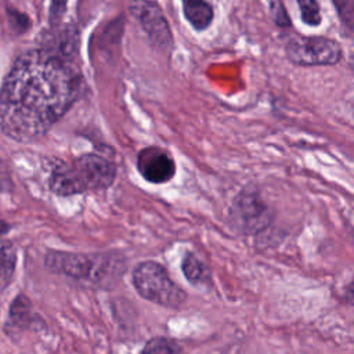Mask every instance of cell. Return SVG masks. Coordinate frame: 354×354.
<instances>
[{"mask_svg":"<svg viewBox=\"0 0 354 354\" xmlns=\"http://www.w3.org/2000/svg\"><path fill=\"white\" fill-rule=\"evenodd\" d=\"M346 300L354 306V277L353 279L350 281V283L347 285V289H346Z\"/></svg>","mask_w":354,"mask_h":354,"instance_id":"obj_20","label":"cell"},{"mask_svg":"<svg viewBox=\"0 0 354 354\" xmlns=\"http://www.w3.org/2000/svg\"><path fill=\"white\" fill-rule=\"evenodd\" d=\"M183 12L188 24L198 32L207 29L214 18L213 7L206 0H183Z\"/></svg>","mask_w":354,"mask_h":354,"instance_id":"obj_10","label":"cell"},{"mask_svg":"<svg viewBox=\"0 0 354 354\" xmlns=\"http://www.w3.org/2000/svg\"><path fill=\"white\" fill-rule=\"evenodd\" d=\"M270 14L275 25L279 28H289L292 25L289 14L283 6L282 0H271L270 1Z\"/></svg>","mask_w":354,"mask_h":354,"instance_id":"obj_17","label":"cell"},{"mask_svg":"<svg viewBox=\"0 0 354 354\" xmlns=\"http://www.w3.org/2000/svg\"><path fill=\"white\" fill-rule=\"evenodd\" d=\"M137 169L148 183L163 184L174 177L176 162L165 149L147 147L137 155Z\"/></svg>","mask_w":354,"mask_h":354,"instance_id":"obj_8","label":"cell"},{"mask_svg":"<svg viewBox=\"0 0 354 354\" xmlns=\"http://www.w3.org/2000/svg\"><path fill=\"white\" fill-rule=\"evenodd\" d=\"M7 18H8L11 30L17 35L25 33L32 25L30 18L25 12H22L14 7H7Z\"/></svg>","mask_w":354,"mask_h":354,"instance_id":"obj_15","label":"cell"},{"mask_svg":"<svg viewBox=\"0 0 354 354\" xmlns=\"http://www.w3.org/2000/svg\"><path fill=\"white\" fill-rule=\"evenodd\" d=\"M301 21L310 26H318L322 21L321 8L317 0H296Z\"/></svg>","mask_w":354,"mask_h":354,"instance_id":"obj_14","label":"cell"},{"mask_svg":"<svg viewBox=\"0 0 354 354\" xmlns=\"http://www.w3.org/2000/svg\"><path fill=\"white\" fill-rule=\"evenodd\" d=\"M12 189H14V183H12L10 169L6 165V162L0 158V191L1 192H11Z\"/></svg>","mask_w":354,"mask_h":354,"instance_id":"obj_19","label":"cell"},{"mask_svg":"<svg viewBox=\"0 0 354 354\" xmlns=\"http://www.w3.org/2000/svg\"><path fill=\"white\" fill-rule=\"evenodd\" d=\"M46 328L44 319L33 313L30 299L25 293H19L14 297L8 307V317L4 326L7 335L21 333L24 330H39Z\"/></svg>","mask_w":354,"mask_h":354,"instance_id":"obj_9","label":"cell"},{"mask_svg":"<svg viewBox=\"0 0 354 354\" xmlns=\"http://www.w3.org/2000/svg\"><path fill=\"white\" fill-rule=\"evenodd\" d=\"M83 77L75 61L44 47L21 54L0 88V129L12 140L44 136L76 102Z\"/></svg>","mask_w":354,"mask_h":354,"instance_id":"obj_1","label":"cell"},{"mask_svg":"<svg viewBox=\"0 0 354 354\" xmlns=\"http://www.w3.org/2000/svg\"><path fill=\"white\" fill-rule=\"evenodd\" d=\"M8 230H10V224H8L7 221H4V220L0 218V236L4 235V234H7Z\"/></svg>","mask_w":354,"mask_h":354,"instance_id":"obj_21","label":"cell"},{"mask_svg":"<svg viewBox=\"0 0 354 354\" xmlns=\"http://www.w3.org/2000/svg\"><path fill=\"white\" fill-rule=\"evenodd\" d=\"M140 354H181V346L171 337L155 336L145 343Z\"/></svg>","mask_w":354,"mask_h":354,"instance_id":"obj_13","label":"cell"},{"mask_svg":"<svg viewBox=\"0 0 354 354\" xmlns=\"http://www.w3.org/2000/svg\"><path fill=\"white\" fill-rule=\"evenodd\" d=\"M17 268V250L8 241H0V292L11 283Z\"/></svg>","mask_w":354,"mask_h":354,"instance_id":"obj_11","label":"cell"},{"mask_svg":"<svg viewBox=\"0 0 354 354\" xmlns=\"http://www.w3.org/2000/svg\"><path fill=\"white\" fill-rule=\"evenodd\" d=\"M69 0H50V24L58 25L62 19Z\"/></svg>","mask_w":354,"mask_h":354,"instance_id":"obj_18","label":"cell"},{"mask_svg":"<svg viewBox=\"0 0 354 354\" xmlns=\"http://www.w3.org/2000/svg\"><path fill=\"white\" fill-rule=\"evenodd\" d=\"M43 264L54 274L100 288H109L119 282L127 268V260L119 253L87 254L48 250Z\"/></svg>","mask_w":354,"mask_h":354,"instance_id":"obj_2","label":"cell"},{"mask_svg":"<svg viewBox=\"0 0 354 354\" xmlns=\"http://www.w3.org/2000/svg\"><path fill=\"white\" fill-rule=\"evenodd\" d=\"M288 59L300 66L335 65L343 57L342 46L322 36L293 35L285 44Z\"/></svg>","mask_w":354,"mask_h":354,"instance_id":"obj_6","label":"cell"},{"mask_svg":"<svg viewBox=\"0 0 354 354\" xmlns=\"http://www.w3.org/2000/svg\"><path fill=\"white\" fill-rule=\"evenodd\" d=\"M131 282L142 299L162 307L180 308L187 299V293L158 261L147 260L138 263L131 272Z\"/></svg>","mask_w":354,"mask_h":354,"instance_id":"obj_4","label":"cell"},{"mask_svg":"<svg viewBox=\"0 0 354 354\" xmlns=\"http://www.w3.org/2000/svg\"><path fill=\"white\" fill-rule=\"evenodd\" d=\"M130 12L137 18L151 44L158 48H169L173 35L169 22L155 0H133Z\"/></svg>","mask_w":354,"mask_h":354,"instance_id":"obj_7","label":"cell"},{"mask_svg":"<svg viewBox=\"0 0 354 354\" xmlns=\"http://www.w3.org/2000/svg\"><path fill=\"white\" fill-rule=\"evenodd\" d=\"M342 22L354 30V0H332Z\"/></svg>","mask_w":354,"mask_h":354,"instance_id":"obj_16","label":"cell"},{"mask_svg":"<svg viewBox=\"0 0 354 354\" xmlns=\"http://www.w3.org/2000/svg\"><path fill=\"white\" fill-rule=\"evenodd\" d=\"M230 221L238 232L252 235L261 232L271 224L272 212L257 188L248 185L234 198Z\"/></svg>","mask_w":354,"mask_h":354,"instance_id":"obj_5","label":"cell"},{"mask_svg":"<svg viewBox=\"0 0 354 354\" xmlns=\"http://www.w3.org/2000/svg\"><path fill=\"white\" fill-rule=\"evenodd\" d=\"M181 270L191 283L201 285L210 281L209 267L194 253H187L181 261Z\"/></svg>","mask_w":354,"mask_h":354,"instance_id":"obj_12","label":"cell"},{"mask_svg":"<svg viewBox=\"0 0 354 354\" xmlns=\"http://www.w3.org/2000/svg\"><path fill=\"white\" fill-rule=\"evenodd\" d=\"M116 178V165L98 155L84 153L72 163H58L48 178L53 194L72 196L88 191L109 188Z\"/></svg>","mask_w":354,"mask_h":354,"instance_id":"obj_3","label":"cell"}]
</instances>
